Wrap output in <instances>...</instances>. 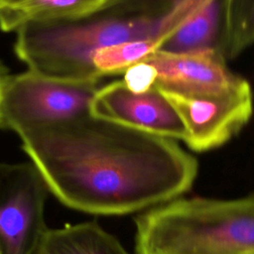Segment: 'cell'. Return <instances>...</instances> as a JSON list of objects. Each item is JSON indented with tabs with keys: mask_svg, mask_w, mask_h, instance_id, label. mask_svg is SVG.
<instances>
[{
	"mask_svg": "<svg viewBox=\"0 0 254 254\" xmlns=\"http://www.w3.org/2000/svg\"><path fill=\"white\" fill-rule=\"evenodd\" d=\"M49 191L72 209L121 215L178 198L197 162L174 139L86 113L15 130Z\"/></svg>",
	"mask_w": 254,
	"mask_h": 254,
	"instance_id": "6da1fadb",
	"label": "cell"
},
{
	"mask_svg": "<svg viewBox=\"0 0 254 254\" xmlns=\"http://www.w3.org/2000/svg\"><path fill=\"white\" fill-rule=\"evenodd\" d=\"M169 4L127 9L125 0H110L83 16L27 23L16 31L15 53L30 70L47 76L99 80L92 65L99 49L142 40L161 49L179 27Z\"/></svg>",
	"mask_w": 254,
	"mask_h": 254,
	"instance_id": "7a4b0ae2",
	"label": "cell"
},
{
	"mask_svg": "<svg viewBox=\"0 0 254 254\" xmlns=\"http://www.w3.org/2000/svg\"><path fill=\"white\" fill-rule=\"evenodd\" d=\"M136 254H254V194L176 198L136 219Z\"/></svg>",
	"mask_w": 254,
	"mask_h": 254,
	"instance_id": "3957f363",
	"label": "cell"
},
{
	"mask_svg": "<svg viewBox=\"0 0 254 254\" xmlns=\"http://www.w3.org/2000/svg\"><path fill=\"white\" fill-rule=\"evenodd\" d=\"M98 79L71 80L28 69L8 75L1 98L2 128L13 131L39 123L74 118L89 113Z\"/></svg>",
	"mask_w": 254,
	"mask_h": 254,
	"instance_id": "277c9868",
	"label": "cell"
},
{
	"mask_svg": "<svg viewBox=\"0 0 254 254\" xmlns=\"http://www.w3.org/2000/svg\"><path fill=\"white\" fill-rule=\"evenodd\" d=\"M49 190L31 162H0L1 254H34L48 227Z\"/></svg>",
	"mask_w": 254,
	"mask_h": 254,
	"instance_id": "5b68a950",
	"label": "cell"
},
{
	"mask_svg": "<svg viewBox=\"0 0 254 254\" xmlns=\"http://www.w3.org/2000/svg\"><path fill=\"white\" fill-rule=\"evenodd\" d=\"M159 89L184 124L185 143L196 152L226 143L247 124L253 113V93L249 82L216 94H183Z\"/></svg>",
	"mask_w": 254,
	"mask_h": 254,
	"instance_id": "8992f818",
	"label": "cell"
},
{
	"mask_svg": "<svg viewBox=\"0 0 254 254\" xmlns=\"http://www.w3.org/2000/svg\"><path fill=\"white\" fill-rule=\"evenodd\" d=\"M89 113L98 119L140 132L183 140L184 124L174 106L155 85L137 93L123 80H115L96 90Z\"/></svg>",
	"mask_w": 254,
	"mask_h": 254,
	"instance_id": "52a82bcc",
	"label": "cell"
},
{
	"mask_svg": "<svg viewBox=\"0 0 254 254\" xmlns=\"http://www.w3.org/2000/svg\"><path fill=\"white\" fill-rule=\"evenodd\" d=\"M143 61L154 66L157 87L183 94L222 93L248 82L227 67L218 48L189 53L158 50Z\"/></svg>",
	"mask_w": 254,
	"mask_h": 254,
	"instance_id": "ba28073f",
	"label": "cell"
},
{
	"mask_svg": "<svg viewBox=\"0 0 254 254\" xmlns=\"http://www.w3.org/2000/svg\"><path fill=\"white\" fill-rule=\"evenodd\" d=\"M34 254H129L95 221L48 228Z\"/></svg>",
	"mask_w": 254,
	"mask_h": 254,
	"instance_id": "9c48e42d",
	"label": "cell"
},
{
	"mask_svg": "<svg viewBox=\"0 0 254 254\" xmlns=\"http://www.w3.org/2000/svg\"><path fill=\"white\" fill-rule=\"evenodd\" d=\"M110 0H18L0 7V29L17 31L27 23L74 18L94 12Z\"/></svg>",
	"mask_w": 254,
	"mask_h": 254,
	"instance_id": "30bf717a",
	"label": "cell"
},
{
	"mask_svg": "<svg viewBox=\"0 0 254 254\" xmlns=\"http://www.w3.org/2000/svg\"><path fill=\"white\" fill-rule=\"evenodd\" d=\"M223 0H211L190 17L164 42L160 50L170 53L201 51L214 46L221 32Z\"/></svg>",
	"mask_w": 254,
	"mask_h": 254,
	"instance_id": "8fae6325",
	"label": "cell"
},
{
	"mask_svg": "<svg viewBox=\"0 0 254 254\" xmlns=\"http://www.w3.org/2000/svg\"><path fill=\"white\" fill-rule=\"evenodd\" d=\"M221 49L235 58L254 44V0H223Z\"/></svg>",
	"mask_w": 254,
	"mask_h": 254,
	"instance_id": "7c38bea8",
	"label": "cell"
},
{
	"mask_svg": "<svg viewBox=\"0 0 254 254\" xmlns=\"http://www.w3.org/2000/svg\"><path fill=\"white\" fill-rule=\"evenodd\" d=\"M156 52L151 40L133 41L107 46L92 56V65L99 77L123 73L129 66L145 60Z\"/></svg>",
	"mask_w": 254,
	"mask_h": 254,
	"instance_id": "4fadbf2b",
	"label": "cell"
},
{
	"mask_svg": "<svg viewBox=\"0 0 254 254\" xmlns=\"http://www.w3.org/2000/svg\"><path fill=\"white\" fill-rule=\"evenodd\" d=\"M123 81L126 86L137 93L145 92L156 85L157 73L152 64L141 61L129 66L124 72Z\"/></svg>",
	"mask_w": 254,
	"mask_h": 254,
	"instance_id": "5bb4252c",
	"label": "cell"
},
{
	"mask_svg": "<svg viewBox=\"0 0 254 254\" xmlns=\"http://www.w3.org/2000/svg\"><path fill=\"white\" fill-rule=\"evenodd\" d=\"M8 77L7 71L5 69V67L1 64L0 63V105H1V98H2V92H3V88H4V84L5 81ZM0 128H2V119H1V111H0Z\"/></svg>",
	"mask_w": 254,
	"mask_h": 254,
	"instance_id": "9a60e30c",
	"label": "cell"
},
{
	"mask_svg": "<svg viewBox=\"0 0 254 254\" xmlns=\"http://www.w3.org/2000/svg\"><path fill=\"white\" fill-rule=\"evenodd\" d=\"M18 0H0V7H3V6H6V5H9L11 3H14Z\"/></svg>",
	"mask_w": 254,
	"mask_h": 254,
	"instance_id": "2e32d148",
	"label": "cell"
}]
</instances>
